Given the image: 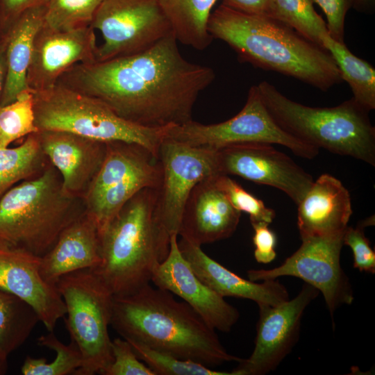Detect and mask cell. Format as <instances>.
I'll return each instance as SVG.
<instances>
[{
    "label": "cell",
    "instance_id": "6da1fadb",
    "mask_svg": "<svg viewBox=\"0 0 375 375\" xmlns=\"http://www.w3.org/2000/svg\"><path fill=\"white\" fill-rule=\"evenodd\" d=\"M170 33L141 53L106 61L79 63L57 83L97 98L137 125L160 128L192 120L200 93L215 80L214 70L192 62Z\"/></svg>",
    "mask_w": 375,
    "mask_h": 375
},
{
    "label": "cell",
    "instance_id": "7a4b0ae2",
    "mask_svg": "<svg viewBox=\"0 0 375 375\" xmlns=\"http://www.w3.org/2000/svg\"><path fill=\"white\" fill-rule=\"evenodd\" d=\"M208 31L234 50L240 62L255 67L291 76L324 92L342 81L326 49L278 19L221 4L210 15Z\"/></svg>",
    "mask_w": 375,
    "mask_h": 375
},
{
    "label": "cell",
    "instance_id": "3957f363",
    "mask_svg": "<svg viewBox=\"0 0 375 375\" xmlns=\"http://www.w3.org/2000/svg\"><path fill=\"white\" fill-rule=\"evenodd\" d=\"M110 325L127 341L210 367L242 360L226 350L215 330L187 303L149 283L113 297Z\"/></svg>",
    "mask_w": 375,
    "mask_h": 375
},
{
    "label": "cell",
    "instance_id": "277c9868",
    "mask_svg": "<svg viewBox=\"0 0 375 375\" xmlns=\"http://www.w3.org/2000/svg\"><path fill=\"white\" fill-rule=\"evenodd\" d=\"M156 203V188L140 190L99 234L101 262L92 269L114 296L149 283L168 254L171 236L157 217Z\"/></svg>",
    "mask_w": 375,
    "mask_h": 375
},
{
    "label": "cell",
    "instance_id": "5b68a950",
    "mask_svg": "<svg viewBox=\"0 0 375 375\" xmlns=\"http://www.w3.org/2000/svg\"><path fill=\"white\" fill-rule=\"evenodd\" d=\"M84 212L83 199L65 192L60 173L49 162L40 175L0 198V248L42 257Z\"/></svg>",
    "mask_w": 375,
    "mask_h": 375
},
{
    "label": "cell",
    "instance_id": "8992f818",
    "mask_svg": "<svg viewBox=\"0 0 375 375\" xmlns=\"http://www.w3.org/2000/svg\"><path fill=\"white\" fill-rule=\"evenodd\" d=\"M258 88L267 110L287 133L318 149L375 165V128L369 112L353 97L334 107H310L288 99L267 81Z\"/></svg>",
    "mask_w": 375,
    "mask_h": 375
},
{
    "label": "cell",
    "instance_id": "52a82bcc",
    "mask_svg": "<svg viewBox=\"0 0 375 375\" xmlns=\"http://www.w3.org/2000/svg\"><path fill=\"white\" fill-rule=\"evenodd\" d=\"M35 124L39 131H62L105 142L140 144L158 158L168 127L147 128L118 116L99 99L56 83L33 92Z\"/></svg>",
    "mask_w": 375,
    "mask_h": 375
},
{
    "label": "cell",
    "instance_id": "ba28073f",
    "mask_svg": "<svg viewBox=\"0 0 375 375\" xmlns=\"http://www.w3.org/2000/svg\"><path fill=\"white\" fill-rule=\"evenodd\" d=\"M56 285L65 303L71 341L82 356V366L74 374H102L112 361L108 326L114 295L92 269L68 273Z\"/></svg>",
    "mask_w": 375,
    "mask_h": 375
},
{
    "label": "cell",
    "instance_id": "9c48e42d",
    "mask_svg": "<svg viewBox=\"0 0 375 375\" xmlns=\"http://www.w3.org/2000/svg\"><path fill=\"white\" fill-rule=\"evenodd\" d=\"M160 178V161L147 148L106 142L103 162L83 199L85 212L100 234L127 201L144 188H157Z\"/></svg>",
    "mask_w": 375,
    "mask_h": 375
},
{
    "label": "cell",
    "instance_id": "30bf717a",
    "mask_svg": "<svg viewBox=\"0 0 375 375\" xmlns=\"http://www.w3.org/2000/svg\"><path fill=\"white\" fill-rule=\"evenodd\" d=\"M165 138L195 147L217 150L241 143L277 144L295 155L312 159L319 149L284 131L267 110L258 85L250 88L242 110L232 118L217 124H203L192 120L167 128Z\"/></svg>",
    "mask_w": 375,
    "mask_h": 375
},
{
    "label": "cell",
    "instance_id": "8fae6325",
    "mask_svg": "<svg viewBox=\"0 0 375 375\" xmlns=\"http://www.w3.org/2000/svg\"><path fill=\"white\" fill-rule=\"evenodd\" d=\"M91 26L103 38L99 62L141 53L172 33L159 0H103Z\"/></svg>",
    "mask_w": 375,
    "mask_h": 375
},
{
    "label": "cell",
    "instance_id": "7c38bea8",
    "mask_svg": "<svg viewBox=\"0 0 375 375\" xmlns=\"http://www.w3.org/2000/svg\"><path fill=\"white\" fill-rule=\"evenodd\" d=\"M343 234L301 239L300 247L281 265L270 269H251L247 276L252 281L285 276L301 278L322 294L333 319L339 307L351 305L354 300L350 279L340 264Z\"/></svg>",
    "mask_w": 375,
    "mask_h": 375
},
{
    "label": "cell",
    "instance_id": "4fadbf2b",
    "mask_svg": "<svg viewBox=\"0 0 375 375\" xmlns=\"http://www.w3.org/2000/svg\"><path fill=\"white\" fill-rule=\"evenodd\" d=\"M161 178L156 189L157 217L171 236L178 235L183 212L194 187L220 174L216 150L164 138L158 150Z\"/></svg>",
    "mask_w": 375,
    "mask_h": 375
},
{
    "label": "cell",
    "instance_id": "5bb4252c",
    "mask_svg": "<svg viewBox=\"0 0 375 375\" xmlns=\"http://www.w3.org/2000/svg\"><path fill=\"white\" fill-rule=\"evenodd\" d=\"M319 293L305 283L292 299L275 306H258L254 349L233 370L235 375H265L275 370L299 340L304 311Z\"/></svg>",
    "mask_w": 375,
    "mask_h": 375
},
{
    "label": "cell",
    "instance_id": "9a60e30c",
    "mask_svg": "<svg viewBox=\"0 0 375 375\" xmlns=\"http://www.w3.org/2000/svg\"><path fill=\"white\" fill-rule=\"evenodd\" d=\"M220 174L237 175L285 193L297 205L313 183L312 176L271 144L241 143L216 150Z\"/></svg>",
    "mask_w": 375,
    "mask_h": 375
},
{
    "label": "cell",
    "instance_id": "2e32d148",
    "mask_svg": "<svg viewBox=\"0 0 375 375\" xmlns=\"http://www.w3.org/2000/svg\"><path fill=\"white\" fill-rule=\"evenodd\" d=\"M177 236L171 235L168 254L154 269L151 281L181 298L214 330L230 331L240 318L239 311L196 276L180 251Z\"/></svg>",
    "mask_w": 375,
    "mask_h": 375
},
{
    "label": "cell",
    "instance_id": "e0dca14e",
    "mask_svg": "<svg viewBox=\"0 0 375 375\" xmlns=\"http://www.w3.org/2000/svg\"><path fill=\"white\" fill-rule=\"evenodd\" d=\"M94 31L89 26L62 31L42 24L33 42L26 78L28 88L33 92L50 88L74 65L97 61Z\"/></svg>",
    "mask_w": 375,
    "mask_h": 375
},
{
    "label": "cell",
    "instance_id": "ac0fdd59",
    "mask_svg": "<svg viewBox=\"0 0 375 375\" xmlns=\"http://www.w3.org/2000/svg\"><path fill=\"white\" fill-rule=\"evenodd\" d=\"M38 137L65 192L83 199L103 162L106 142L62 131H39Z\"/></svg>",
    "mask_w": 375,
    "mask_h": 375
},
{
    "label": "cell",
    "instance_id": "d6986e66",
    "mask_svg": "<svg viewBox=\"0 0 375 375\" xmlns=\"http://www.w3.org/2000/svg\"><path fill=\"white\" fill-rule=\"evenodd\" d=\"M40 257L0 248V288L28 303L48 331L66 314L65 303L56 285L41 275Z\"/></svg>",
    "mask_w": 375,
    "mask_h": 375
},
{
    "label": "cell",
    "instance_id": "ffe728a7",
    "mask_svg": "<svg viewBox=\"0 0 375 375\" xmlns=\"http://www.w3.org/2000/svg\"><path fill=\"white\" fill-rule=\"evenodd\" d=\"M215 176L194 187L181 220L178 235L199 246L231 237L240 222L241 212L215 185Z\"/></svg>",
    "mask_w": 375,
    "mask_h": 375
},
{
    "label": "cell",
    "instance_id": "44dd1931",
    "mask_svg": "<svg viewBox=\"0 0 375 375\" xmlns=\"http://www.w3.org/2000/svg\"><path fill=\"white\" fill-rule=\"evenodd\" d=\"M297 206L301 239L343 234L352 215L349 191L328 174L313 181Z\"/></svg>",
    "mask_w": 375,
    "mask_h": 375
},
{
    "label": "cell",
    "instance_id": "7402d4cb",
    "mask_svg": "<svg viewBox=\"0 0 375 375\" xmlns=\"http://www.w3.org/2000/svg\"><path fill=\"white\" fill-rule=\"evenodd\" d=\"M180 251L196 276L222 297L251 300L258 306H275L289 299L286 288L277 279L256 283L228 269L203 251L201 246L181 238Z\"/></svg>",
    "mask_w": 375,
    "mask_h": 375
},
{
    "label": "cell",
    "instance_id": "603a6c76",
    "mask_svg": "<svg viewBox=\"0 0 375 375\" xmlns=\"http://www.w3.org/2000/svg\"><path fill=\"white\" fill-rule=\"evenodd\" d=\"M101 262L99 233L94 222L85 213L67 226L52 248L40 257V273L48 283L72 272L94 269Z\"/></svg>",
    "mask_w": 375,
    "mask_h": 375
},
{
    "label": "cell",
    "instance_id": "cb8c5ba5",
    "mask_svg": "<svg viewBox=\"0 0 375 375\" xmlns=\"http://www.w3.org/2000/svg\"><path fill=\"white\" fill-rule=\"evenodd\" d=\"M46 6L26 10L11 28L6 50V72L0 105L10 103L22 92L31 90L27 85V73L34 39L44 23Z\"/></svg>",
    "mask_w": 375,
    "mask_h": 375
},
{
    "label": "cell",
    "instance_id": "d4e9b609",
    "mask_svg": "<svg viewBox=\"0 0 375 375\" xmlns=\"http://www.w3.org/2000/svg\"><path fill=\"white\" fill-rule=\"evenodd\" d=\"M216 1L159 0L177 41L197 50L206 49L213 39L208 31V21Z\"/></svg>",
    "mask_w": 375,
    "mask_h": 375
},
{
    "label": "cell",
    "instance_id": "484cf974",
    "mask_svg": "<svg viewBox=\"0 0 375 375\" xmlns=\"http://www.w3.org/2000/svg\"><path fill=\"white\" fill-rule=\"evenodd\" d=\"M49 163L38 132L16 147L0 148V198L17 183L40 175Z\"/></svg>",
    "mask_w": 375,
    "mask_h": 375
},
{
    "label": "cell",
    "instance_id": "4316f807",
    "mask_svg": "<svg viewBox=\"0 0 375 375\" xmlns=\"http://www.w3.org/2000/svg\"><path fill=\"white\" fill-rule=\"evenodd\" d=\"M322 45L332 56L342 81L347 82L354 100L369 112L375 108V69L366 60L353 54L345 45L328 35Z\"/></svg>",
    "mask_w": 375,
    "mask_h": 375
},
{
    "label": "cell",
    "instance_id": "83f0119b",
    "mask_svg": "<svg viewBox=\"0 0 375 375\" xmlns=\"http://www.w3.org/2000/svg\"><path fill=\"white\" fill-rule=\"evenodd\" d=\"M40 321L32 306L0 288V356L7 359L27 340Z\"/></svg>",
    "mask_w": 375,
    "mask_h": 375
},
{
    "label": "cell",
    "instance_id": "f1b7e54d",
    "mask_svg": "<svg viewBox=\"0 0 375 375\" xmlns=\"http://www.w3.org/2000/svg\"><path fill=\"white\" fill-rule=\"evenodd\" d=\"M38 338V344L56 352L52 362L45 358H33L27 356L21 367L24 375H67L74 374L83 364L81 353L77 345L72 341L65 344L60 342L53 331Z\"/></svg>",
    "mask_w": 375,
    "mask_h": 375
},
{
    "label": "cell",
    "instance_id": "f546056e",
    "mask_svg": "<svg viewBox=\"0 0 375 375\" xmlns=\"http://www.w3.org/2000/svg\"><path fill=\"white\" fill-rule=\"evenodd\" d=\"M35 124L33 91L20 94L13 102L0 105V148L37 133Z\"/></svg>",
    "mask_w": 375,
    "mask_h": 375
},
{
    "label": "cell",
    "instance_id": "4dcf8cb0",
    "mask_svg": "<svg viewBox=\"0 0 375 375\" xmlns=\"http://www.w3.org/2000/svg\"><path fill=\"white\" fill-rule=\"evenodd\" d=\"M103 0H48L44 25L67 31L91 26Z\"/></svg>",
    "mask_w": 375,
    "mask_h": 375
},
{
    "label": "cell",
    "instance_id": "1f68e13d",
    "mask_svg": "<svg viewBox=\"0 0 375 375\" xmlns=\"http://www.w3.org/2000/svg\"><path fill=\"white\" fill-rule=\"evenodd\" d=\"M275 1L280 21L323 47L322 40L329 34L325 21L315 10L312 0Z\"/></svg>",
    "mask_w": 375,
    "mask_h": 375
},
{
    "label": "cell",
    "instance_id": "d6a6232c",
    "mask_svg": "<svg viewBox=\"0 0 375 375\" xmlns=\"http://www.w3.org/2000/svg\"><path fill=\"white\" fill-rule=\"evenodd\" d=\"M137 356L156 375H235V372H222L201 363L185 360L158 351L135 341H128Z\"/></svg>",
    "mask_w": 375,
    "mask_h": 375
},
{
    "label": "cell",
    "instance_id": "836d02e7",
    "mask_svg": "<svg viewBox=\"0 0 375 375\" xmlns=\"http://www.w3.org/2000/svg\"><path fill=\"white\" fill-rule=\"evenodd\" d=\"M215 185L226 195L231 204L240 212L249 215L250 222H265L271 224L276 216L275 211L267 207L264 202L245 190L228 175L215 176Z\"/></svg>",
    "mask_w": 375,
    "mask_h": 375
},
{
    "label": "cell",
    "instance_id": "e575fe53",
    "mask_svg": "<svg viewBox=\"0 0 375 375\" xmlns=\"http://www.w3.org/2000/svg\"><path fill=\"white\" fill-rule=\"evenodd\" d=\"M374 223V217L372 216L360 222L356 227L347 226L343 234V244L349 246L353 252V266L360 272L375 273V252L364 231L366 226Z\"/></svg>",
    "mask_w": 375,
    "mask_h": 375
},
{
    "label": "cell",
    "instance_id": "d590c367",
    "mask_svg": "<svg viewBox=\"0 0 375 375\" xmlns=\"http://www.w3.org/2000/svg\"><path fill=\"white\" fill-rule=\"evenodd\" d=\"M112 361L103 375H156L155 372L137 356L131 344L125 339L112 340Z\"/></svg>",
    "mask_w": 375,
    "mask_h": 375
},
{
    "label": "cell",
    "instance_id": "8d00e7d4",
    "mask_svg": "<svg viewBox=\"0 0 375 375\" xmlns=\"http://www.w3.org/2000/svg\"><path fill=\"white\" fill-rule=\"evenodd\" d=\"M326 15L328 34L335 41L344 43V23L353 0H312Z\"/></svg>",
    "mask_w": 375,
    "mask_h": 375
},
{
    "label": "cell",
    "instance_id": "74e56055",
    "mask_svg": "<svg viewBox=\"0 0 375 375\" xmlns=\"http://www.w3.org/2000/svg\"><path fill=\"white\" fill-rule=\"evenodd\" d=\"M254 231L253 242L255 246L254 258L259 263L267 264L276 257L275 247L276 236L265 222L251 223Z\"/></svg>",
    "mask_w": 375,
    "mask_h": 375
},
{
    "label": "cell",
    "instance_id": "f35d334b",
    "mask_svg": "<svg viewBox=\"0 0 375 375\" xmlns=\"http://www.w3.org/2000/svg\"><path fill=\"white\" fill-rule=\"evenodd\" d=\"M222 4L239 12L280 20L275 0H223Z\"/></svg>",
    "mask_w": 375,
    "mask_h": 375
},
{
    "label": "cell",
    "instance_id": "ab89813d",
    "mask_svg": "<svg viewBox=\"0 0 375 375\" xmlns=\"http://www.w3.org/2000/svg\"><path fill=\"white\" fill-rule=\"evenodd\" d=\"M48 0H0V12L4 26L10 30L19 16L26 10L47 6Z\"/></svg>",
    "mask_w": 375,
    "mask_h": 375
},
{
    "label": "cell",
    "instance_id": "60d3db41",
    "mask_svg": "<svg viewBox=\"0 0 375 375\" xmlns=\"http://www.w3.org/2000/svg\"><path fill=\"white\" fill-rule=\"evenodd\" d=\"M374 6L375 0H353L352 8L361 12L372 13Z\"/></svg>",
    "mask_w": 375,
    "mask_h": 375
},
{
    "label": "cell",
    "instance_id": "b9f144b4",
    "mask_svg": "<svg viewBox=\"0 0 375 375\" xmlns=\"http://www.w3.org/2000/svg\"><path fill=\"white\" fill-rule=\"evenodd\" d=\"M7 43H8V41L0 49V95L3 90L5 78H6V50Z\"/></svg>",
    "mask_w": 375,
    "mask_h": 375
},
{
    "label": "cell",
    "instance_id": "7bdbcfd3",
    "mask_svg": "<svg viewBox=\"0 0 375 375\" xmlns=\"http://www.w3.org/2000/svg\"><path fill=\"white\" fill-rule=\"evenodd\" d=\"M10 30H8L3 25L0 12V49L8 40Z\"/></svg>",
    "mask_w": 375,
    "mask_h": 375
},
{
    "label": "cell",
    "instance_id": "ee69618b",
    "mask_svg": "<svg viewBox=\"0 0 375 375\" xmlns=\"http://www.w3.org/2000/svg\"><path fill=\"white\" fill-rule=\"evenodd\" d=\"M8 368L7 359L0 356V375L4 374Z\"/></svg>",
    "mask_w": 375,
    "mask_h": 375
}]
</instances>
